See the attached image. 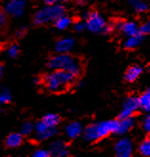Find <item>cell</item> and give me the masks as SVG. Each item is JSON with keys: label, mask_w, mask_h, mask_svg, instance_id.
<instances>
[{"label": "cell", "mask_w": 150, "mask_h": 157, "mask_svg": "<svg viewBox=\"0 0 150 157\" xmlns=\"http://www.w3.org/2000/svg\"><path fill=\"white\" fill-rule=\"evenodd\" d=\"M138 151L141 156L148 157L150 155V139H149V137L144 138L140 143V145L138 147Z\"/></svg>", "instance_id": "ffe728a7"}, {"label": "cell", "mask_w": 150, "mask_h": 157, "mask_svg": "<svg viewBox=\"0 0 150 157\" xmlns=\"http://www.w3.org/2000/svg\"><path fill=\"white\" fill-rule=\"evenodd\" d=\"M34 132V123L32 121H24L20 127V133L24 136H29Z\"/></svg>", "instance_id": "44dd1931"}, {"label": "cell", "mask_w": 150, "mask_h": 157, "mask_svg": "<svg viewBox=\"0 0 150 157\" xmlns=\"http://www.w3.org/2000/svg\"><path fill=\"white\" fill-rule=\"evenodd\" d=\"M115 24H116V30H120L121 32L127 37L138 34L139 25H138V23L134 21L122 20L119 22H115Z\"/></svg>", "instance_id": "ba28073f"}, {"label": "cell", "mask_w": 150, "mask_h": 157, "mask_svg": "<svg viewBox=\"0 0 150 157\" xmlns=\"http://www.w3.org/2000/svg\"><path fill=\"white\" fill-rule=\"evenodd\" d=\"M114 151L116 155L119 157H130L133 153L132 142L128 138H122L118 140L115 144Z\"/></svg>", "instance_id": "8992f818"}, {"label": "cell", "mask_w": 150, "mask_h": 157, "mask_svg": "<svg viewBox=\"0 0 150 157\" xmlns=\"http://www.w3.org/2000/svg\"><path fill=\"white\" fill-rule=\"evenodd\" d=\"M134 125H135V120H134V117H129V118H125V119L119 120V128H118L117 135L125 134L126 132L130 131L134 128Z\"/></svg>", "instance_id": "5bb4252c"}, {"label": "cell", "mask_w": 150, "mask_h": 157, "mask_svg": "<svg viewBox=\"0 0 150 157\" xmlns=\"http://www.w3.org/2000/svg\"><path fill=\"white\" fill-rule=\"evenodd\" d=\"M46 5H54L58 2V0H42Z\"/></svg>", "instance_id": "d6a6232c"}, {"label": "cell", "mask_w": 150, "mask_h": 157, "mask_svg": "<svg viewBox=\"0 0 150 157\" xmlns=\"http://www.w3.org/2000/svg\"><path fill=\"white\" fill-rule=\"evenodd\" d=\"M34 157H49L50 151L49 150H44V148H39V150L36 151L33 154Z\"/></svg>", "instance_id": "f546056e"}, {"label": "cell", "mask_w": 150, "mask_h": 157, "mask_svg": "<svg viewBox=\"0 0 150 157\" xmlns=\"http://www.w3.org/2000/svg\"><path fill=\"white\" fill-rule=\"evenodd\" d=\"M26 34H27V27L26 26H22L17 31V33H15V36L18 37V38H22Z\"/></svg>", "instance_id": "4dcf8cb0"}, {"label": "cell", "mask_w": 150, "mask_h": 157, "mask_svg": "<svg viewBox=\"0 0 150 157\" xmlns=\"http://www.w3.org/2000/svg\"><path fill=\"white\" fill-rule=\"evenodd\" d=\"M75 45V38L71 36L62 37L56 42L54 50L57 53H70Z\"/></svg>", "instance_id": "9c48e42d"}, {"label": "cell", "mask_w": 150, "mask_h": 157, "mask_svg": "<svg viewBox=\"0 0 150 157\" xmlns=\"http://www.w3.org/2000/svg\"><path fill=\"white\" fill-rule=\"evenodd\" d=\"M141 128H144V130L145 132H149L150 131V115L149 114H146L143 121H141Z\"/></svg>", "instance_id": "4316f807"}, {"label": "cell", "mask_w": 150, "mask_h": 157, "mask_svg": "<svg viewBox=\"0 0 150 157\" xmlns=\"http://www.w3.org/2000/svg\"><path fill=\"white\" fill-rule=\"evenodd\" d=\"M83 128L80 122H72L65 128V133L70 139H77L82 133Z\"/></svg>", "instance_id": "7c38bea8"}, {"label": "cell", "mask_w": 150, "mask_h": 157, "mask_svg": "<svg viewBox=\"0 0 150 157\" xmlns=\"http://www.w3.org/2000/svg\"><path fill=\"white\" fill-rule=\"evenodd\" d=\"M23 143V135L20 132H13L5 139V147L7 148H15Z\"/></svg>", "instance_id": "8fae6325"}, {"label": "cell", "mask_w": 150, "mask_h": 157, "mask_svg": "<svg viewBox=\"0 0 150 157\" xmlns=\"http://www.w3.org/2000/svg\"><path fill=\"white\" fill-rule=\"evenodd\" d=\"M139 107L141 110L144 112H149L150 110V90L147 88L144 92H143L138 97Z\"/></svg>", "instance_id": "9a60e30c"}, {"label": "cell", "mask_w": 150, "mask_h": 157, "mask_svg": "<svg viewBox=\"0 0 150 157\" xmlns=\"http://www.w3.org/2000/svg\"><path fill=\"white\" fill-rule=\"evenodd\" d=\"M26 8L25 0H7L4 6V12L8 17H20L24 13Z\"/></svg>", "instance_id": "5b68a950"}, {"label": "cell", "mask_w": 150, "mask_h": 157, "mask_svg": "<svg viewBox=\"0 0 150 157\" xmlns=\"http://www.w3.org/2000/svg\"><path fill=\"white\" fill-rule=\"evenodd\" d=\"M77 78L63 69H54L41 77V84L52 93H62L75 85Z\"/></svg>", "instance_id": "6da1fadb"}, {"label": "cell", "mask_w": 150, "mask_h": 157, "mask_svg": "<svg viewBox=\"0 0 150 157\" xmlns=\"http://www.w3.org/2000/svg\"><path fill=\"white\" fill-rule=\"evenodd\" d=\"M85 19L86 30L90 31L92 33L100 34L102 28L105 25V20L102 15L97 11H87L83 14Z\"/></svg>", "instance_id": "3957f363"}, {"label": "cell", "mask_w": 150, "mask_h": 157, "mask_svg": "<svg viewBox=\"0 0 150 157\" xmlns=\"http://www.w3.org/2000/svg\"><path fill=\"white\" fill-rule=\"evenodd\" d=\"M50 156L54 157H64L69 153V147L66 142L62 140L54 141L50 145Z\"/></svg>", "instance_id": "52a82bcc"}, {"label": "cell", "mask_w": 150, "mask_h": 157, "mask_svg": "<svg viewBox=\"0 0 150 157\" xmlns=\"http://www.w3.org/2000/svg\"><path fill=\"white\" fill-rule=\"evenodd\" d=\"M88 1H90V0H77V3L81 6H83L86 2H88Z\"/></svg>", "instance_id": "836d02e7"}, {"label": "cell", "mask_w": 150, "mask_h": 157, "mask_svg": "<svg viewBox=\"0 0 150 157\" xmlns=\"http://www.w3.org/2000/svg\"><path fill=\"white\" fill-rule=\"evenodd\" d=\"M11 101H12L11 91L6 87H3L0 90V104L7 105V104H10Z\"/></svg>", "instance_id": "7402d4cb"}, {"label": "cell", "mask_w": 150, "mask_h": 157, "mask_svg": "<svg viewBox=\"0 0 150 157\" xmlns=\"http://www.w3.org/2000/svg\"><path fill=\"white\" fill-rule=\"evenodd\" d=\"M8 23V15L3 9L0 8V28H3Z\"/></svg>", "instance_id": "83f0119b"}, {"label": "cell", "mask_w": 150, "mask_h": 157, "mask_svg": "<svg viewBox=\"0 0 150 157\" xmlns=\"http://www.w3.org/2000/svg\"><path fill=\"white\" fill-rule=\"evenodd\" d=\"M75 59V57L70 53H58L53 56L47 62V67L50 70L63 69L65 70L67 66Z\"/></svg>", "instance_id": "277c9868"}, {"label": "cell", "mask_w": 150, "mask_h": 157, "mask_svg": "<svg viewBox=\"0 0 150 157\" xmlns=\"http://www.w3.org/2000/svg\"><path fill=\"white\" fill-rule=\"evenodd\" d=\"M58 1H61V2H69L70 0H58Z\"/></svg>", "instance_id": "d590c367"}, {"label": "cell", "mask_w": 150, "mask_h": 157, "mask_svg": "<svg viewBox=\"0 0 150 157\" xmlns=\"http://www.w3.org/2000/svg\"><path fill=\"white\" fill-rule=\"evenodd\" d=\"M19 46L17 44H12L9 46V48L7 49V54H8V56H9L11 59H15V58H17L18 57V55H19Z\"/></svg>", "instance_id": "603a6c76"}, {"label": "cell", "mask_w": 150, "mask_h": 157, "mask_svg": "<svg viewBox=\"0 0 150 157\" xmlns=\"http://www.w3.org/2000/svg\"><path fill=\"white\" fill-rule=\"evenodd\" d=\"M5 75V65L3 63H0V81L2 80Z\"/></svg>", "instance_id": "1f68e13d"}, {"label": "cell", "mask_w": 150, "mask_h": 157, "mask_svg": "<svg viewBox=\"0 0 150 157\" xmlns=\"http://www.w3.org/2000/svg\"><path fill=\"white\" fill-rule=\"evenodd\" d=\"M66 13V8L61 4L46 5L37 11L34 17L33 22L36 26H41L49 22H54L58 17Z\"/></svg>", "instance_id": "7a4b0ae2"}, {"label": "cell", "mask_w": 150, "mask_h": 157, "mask_svg": "<svg viewBox=\"0 0 150 157\" xmlns=\"http://www.w3.org/2000/svg\"><path fill=\"white\" fill-rule=\"evenodd\" d=\"M144 38H145L144 36L141 35L139 33L134 36H128L123 45L124 49L125 50H134V49L138 48V47L144 41Z\"/></svg>", "instance_id": "4fadbf2b"}, {"label": "cell", "mask_w": 150, "mask_h": 157, "mask_svg": "<svg viewBox=\"0 0 150 157\" xmlns=\"http://www.w3.org/2000/svg\"><path fill=\"white\" fill-rule=\"evenodd\" d=\"M49 127H57L58 124H60L61 122V118L59 115L54 114V113H48L43 116V118L41 119Z\"/></svg>", "instance_id": "d6986e66"}, {"label": "cell", "mask_w": 150, "mask_h": 157, "mask_svg": "<svg viewBox=\"0 0 150 157\" xmlns=\"http://www.w3.org/2000/svg\"><path fill=\"white\" fill-rule=\"evenodd\" d=\"M122 108L129 109V110L137 113L140 110L139 107V101H138V97L136 96H128L126 97L123 104H122Z\"/></svg>", "instance_id": "e0dca14e"}, {"label": "cell", "mask_w": 150, "mask_h": 157, "mask_svg": "<svg viewBox=\"0 0 150 157\" xmlns=\"http://www.w3.org/2000/svg\"><path fill=\"white\" fill-rule=\"evenodd\" d=\"M143 67L138 65V64H134L129 66L126 69L125 74H124V80L127 82H136L138 78L141 77V75L143 74Z\"/></svg>", "instance_id": "30bf717a"}, {"label": "cell", "mask_w": 150, "mask_h": 157, "mask_svg": "<svg viewBox=\"0 0 150 157\" xmlns=\"http://www.w3.org/2000/svg\"><path fill=\"white\" fill-rule=\"evenodd\" d=\"M136 113L133 112L129 109H126V108H122V110L120 112L119 116H118V119L121 120V119H125V118H129V117H134Z\"/></svg>", "instance_id": "484cf974"}, {"label": "cell", "mask_w": 150, "mask_h": 157, "mask_svg": "<svg viewBox=\"0 0 150 157\" xmlns=\"http://www.w3.org/2000/svg\"><path fill=\"white\" fill-rule=\"evenodd\" d=\"M133 7H134V11L138 13H143L148 10V4L145 1H143V0L137 2L135 5H133Z\"/></svg>", "instance_id": "cb8c5ba5"}, {"label": "cell", "mask_w": 150, "mask_h": 157, "mask_svg": "<svg viewBox=\"0 0 150 157\" xmlns=\"http://www.w3.org/2000/svg\"><path fill=\"white\" fill-rule=\"evenodd\" d=\"M74 30L76 31L77 33H82L86 30V25L85 22L83 21H77L74 24Z\"/></svg>", "instance_id": "f1b7e54d"}, {"label": "cell", "mask_w": 150, "mask_h": 157, "mask_svg": "<svg viewBox=\"0 0 150 157\" xmlns=\"http://www.w3.org/2000/svg\"><path fill=\"white\" fill-rule=\"evenodd\" d=\"M138 33L141 34V35H143V36H144L149 35V33H150V22L148 20L146 22L143 23V24H141V26H139Z\"/></svg>", "instance_id": "d4e9b609"}, {"label": "cell", "mask_w": 150, "mask_h": 157, "mask_svg": "<svg viewBox=\"0 0 150 157\" xmlns=\"http://www.w3.org/2000/svg\"><path fill=\"white\" fill-rule=\"evenodd\" d=\"M139 1H141V0H127V2H128L130 5H132V6H133V5H135V4H136L137 2H139Z\"/></svg>", "instance_id": "e575fe53"}, {"label": "cell", "mask_w": 150, "mask_h": 157, "mask_svg": "<svg viewBox=\"0 0 150 157\" xmlns=\"http://www.w3.org/2000/svg\"><path fill=\"white\" fill-rule=\"evenodd\" d=\"M58 128L57 127H48L43 132L41 133H36V138L39 141H45V140H48L54 136H56L58 134Z\"/></svg>", "instance_id": "ac0fdd59"}, {"label": "cell", "mask_w": 150, "mask_h": 157, "mask_svg": "<svg viewBox=\"0 0 150 157\" xmlns=\"http://www.w3.org/2000/svg\"><path fill=\"white\" fill-rule=\"evenodd\" d=\"M0 112H1V108H0Z\"/></svg>", "instance_id": "8d00e7d4"}, {"label": "cell", "mask_w": 150, "mask_h": 157, "mask_svg": "<svg viewBox=\"0 0 150 157\" xmlns=\"http://www.w3.org/2000/svg\"><path fill=\"white\" fill-rule=\"evenodd\" d=\"M71 24H73V20L69 15H66L65 13L58 17L56 20L54 21V25L58 30L63 31L66 30L68 27L71 26Z\"/></svg>", "instance_id": "2e32d148"}]
</instances>
